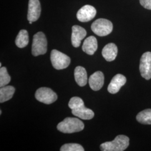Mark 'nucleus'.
<instances>
[{"mask_svg": "<svg viewBox=\"0 0 151 151\" xmlns=\"http://www.w3.org/2000/svg\"><path fill=\"white\" fill-rule=\"evenodd\" d=\"M96 15V10L92 6L87 5L83 6L77 14V18L80 22H90Z\"/></svg>", "mask_w": 151, "mask_h": 151, "instance_id": "obj_8", "label": "nucleus"}, {"mask_svg": "<svg viewBox=\"0 0 151 151\" xmlns=\"http://www.w3.org/2000/svg\"><path fill=\"white\" fill-rule=\"evenodd\" d=\"M50 60L53 67L58 70L67 68L70 63V58L68 55L56 49L52 50Z\"/></svg>", "mask_w": 151, "mask_h": 151, "instance_id": "obj_5", "label": "nucleus"}, {"mask_svg": "<svg viewBox=\"0 0 151 151\" xmlns=\"http://www.w3.org/2000/svg\"><path fill=\"white\" fill-rule=\"evenodd\" d=\"M140 75L147 80L151 78V52H147L141 57L139 65Z\"/></svg>", "mask_w": 151, "mask_h": 151, "instance_id": "obj_7", "label": "nucleus"}, {"mask_svg": "<svg viewBox=\"0 0 151 151\" xmlns=\"http://www.w3.org/2000/svg\"><path fill=\"white\" fill-rule=\"evenodd\" d=\"M84 105L83 100L79 97H73L70 99V102L68 103V106L71 110L80 108Z\"/></svg>", "mask_w": 151, "mask_h": 151, "instance_id": "obj_22", "label": "nucleus"}, {"mask_svg": "<svg viewBox=\"0 0 151 151\" xmlns=\"http://www.w3.org/2000/svg\"><path fill=\"white\" fill-rule=\"evenodd\" d=\"M2 114V111H1V110L0 111V114Z\"/></svg>", "mask_w": 151, "mask_h": 151, "instance_id": "obj_25", "label": "nucleus"}, {"mask_svg": "<svg viewBox=\"0 0 151 151\" xmlns=\"http://www.w3.org/2000/svg\"><path fill=\"white\" fill-rule=\"evenodd\" d=\"M138 122L143 124H151V109L140 111L136 117Z\"/></svg>", "mask_w": 151, "mask_h": 151, "instance_id": "obj_19", "label": "nucleus"}, {"mask_svg": "<svg viewBox=\"0 0 151 151\" xmlns=\"http://www.w3.org/2000/svg\"><path fill=\"white\" fill-rule=\"evenodd\" d=\"M72 32L71 35V42L72 45L77 48L81 44V40L86 36V30L78 25H74L72 27Z\"/></svg>", "mask_w": 151, "mask_h": 151, "instance_id": "obj_10", "label": "nucleus"}, {"mask_svg": "<svg viewBox=\"0 0 151 151\" xmlns=\"http://www.w3.org/2000/svg\"><path fill=\"white\" fill-rule=\"evenodd\" d=\"M11 81V77L8 74L7 68L3 67L0 68V87L5 86Z\"/></svg>", "mask_w": 151, "mask_h": 151, "instance_id": "obj_20", "label": "nucleus"}, {"mask_svg": "<svg viewBox=\"0 0 151 151\" xmlns=\"http://www.w3.org/2000/svg\"><path fill=\"white\" fill-rule=\"evenodd\" d=\"M129 145V138L126 135H119L113 141L103 143L100 146L103 151H123Z\"/></svg>", "mask_w": 151, "mask_h": 151, "instance_id": "obj_1", "label": "nucleus"}, {"mask_svg": "<svg viewBox=\"0 0 151 151\" xmlns=\"http://www.w3.org/2000/svg\"><path fill=\"white\" fill-rule=\"evenodd\" d=\"M72 113L76 116L83 120H90L94 116L93 111L91 109L86 108L85 105L72 110Z\"/></svg>", "mask_w": 151, "mask_h": 151, "instance_id": "obj_16", "label": "nucleus"}, {"mask_svg": "<svg viewBox=\"0 0 151 151\" xmlns=\"http://www.w3.org/2000/svg\"><path fill=\"white\" fill-rule=\"evenodd\" d=\"M88 83L92 90H100L104 83V75L103 72L97 71L93 73L88 79Z\"/></svg>", "mask_w": 151, "mask_h": 151, "instance_id": "obj_12", "label": "nucleus"}, {"mask_svg": "<svg viewBox=\"0 0 151 151\" xmlns=\"http://www.w3.org/2000/svg\"><path fill=\"white\" fill-rule=\"evenodd\" d=\"M83 129V123L76 118H66L57 125V129L64 133L78 132Z\"/></svg>", "mask_w": 151, "mask_h": 151, "instance_id": "obj_2", "label": "nucleus"}, {"mask_svg": "<svg viewBox=\"0 0 151 151\" xmlns=\"http://www.w3.org/2000/svg\"><path fill=\"white\" fill-rule=\"evenodd\" d=\"M32 22H29V24H32Z\"/></svg>", "mask_w": 151, "mask_h": 151, "instance_id": "obj_24", "label": "nucleus"}, {"mask_svg": "<svg viewBox=\"0 0 151 151\" xmlns=\"http://www.w3.org/2000/svg\"><path fill=\"white\" fill-rule=\"evenodd\" d=\"M41 14V6L39 0H29L27 12L29 22H36Z\"/></svg>", "mask_w": 151, "mask_h": 151, "instance_id": "obj_9", "label": "nucleus"}, {"mask_svg": "<svg viewBox=\"0 0 151 151\" xmlns=\"http://www.w3.org/2000/svg\"><path fill=\"white\" fill-rule=\"evenodd\" d=\"M60 151H84L83 147L77 143H67L61 147Z\"/></svg>", "mask_w": 151, "mask_h": 151, "instance_id": "obj_21", "label": "nucleus"}, {"mask_svg": "<svg viewBox=\"0 0 151 151\" xmlns=\"http://www.w3.org/2000/svg\"><path fill=\"white\" fill-rule=\"evenodd\" d=\"M112 22L105 19H99L91 25L93 32L99 37H104L110 34L113 31Z\"/></svg>", "mask_w": 151, "mask_h": 151, "instance_id": "obj_4", "label": "nucleus"}, {"mask_svg": "<svg viewBox=\"0 0 151 151\" xmlns=\"http://www.w3.org/2000/svg\"><path fill=\"white\" fill-rule=\"evenodd\" d=\"M29 43V34L26 30H20L15 40L16 46L20 48L27 47Z\"/></svg>", "mask_w": 151, "mask_h": 151, "instance_id": "obj_18", "label": "nucleus"}, {"mask_svg": "<svg viewBox=\"0 0 151 151\" xmlns=\"http://www.w3.org/2000/svg\"><path fill=\"white\" fill-rule=\"evenodd\" d=\"M75 79L76 83L80 86H85L87 82V74L85 68L77 66L75 70Z\"/></svg>", "mask_w": 151, "mask_h": 151, "instance_id": "obj_15", "label": "nucleus"}, {"mask_svg": "<svg viewBox=\"0 0 151 151\" xmlns=\"http://www.w3.org/2000/svg\"><path fill=\"white\" fill-rule=\"evenodd\" d=\"M127 82L126 77L121 74H117L114 77L109 85L108 91L110 93L115 94L119 92L120 88L123 86Z\"/></svg>", "mask_w": 151, "mask_h": 151, "instance_id": "obj_11", "label": "nucleus"}, {"mask_svg": "<svg viewBox=\"0 0 151 151\" xmlns=\"http://www.w3.org/2000/svg\"><path fill=\"white\" fill-rule=\"evenodd\" d=\"M35 97L38 101L45 104H51L57 100V94L48 87L39 88L35 92Z\"/></svg>", "mask_w": 151, "mask_h": 151, "instance_id": "obj_6", "label": "nucleus"}, {"mask_svg": "<svg viewBox=\"0 0 151 151\" xmlns=\"http://www.w3.org/2000/svg\"><path fill=\"white\" fill-rule=\"evenodd\" d=\"M47 51V40L43 32L36 33L33 37L32 54L34 56L45 54Z\"/></svg>", "mask_w": 151, "mask_h": 151, "instance_id": "obj_3", "label": "nucleus"}, {"mask_svg": "<svg viewBox=\"0 0 151 151\" xmlns=\"http://www.w3.org/2000/svg\"><path fill=\"white\" fill-rule=\"evenodd\" d=\"M15 91V88L12 86H5L0 89V103H2L10 100Z\"/></svg>", "mask_w": 151, "mask_h": 151, "instance_id": "obj_17", "label": "nucleus"}, {"mask_svg": "<svg viewBox=\"0 0 151 151\" xmlns=\"http://www.w3.org/2000/svg\"><path fill=\"white\" fill-rule=\"evenodd\" d=\"M82 49L84 52L88 55H93L97 49L96 38L93 36H90L84 41Z\"/></svg>", "mask_w": 151, "mask_h": 151, "instance_id": "obj_14", "label": "nucleus"}, {"mask_svg": "<svg viewBox=\"0 0 151 151\" xmlns=\"http://www.w3.org/2000/svg\"><path fill=\"white\" fill-rule=\"evenodd\" d=\"M140 4L144 8L151 10V0H139Z\"/></svg>", "mask_w": 151, "mask_h": 151, "instance_id": "obj_23", "label": "nucleus"}, {"mask_svg": "<svg viewBox=\"0 0 151 151\" xmlns=\"http://www.w3.org/2000/svg\"><path fill=\"white\" fill-rule=\"evenodd\" d=\"M118 54V48L115 44L109 43L106 45L102 50L103 57L108 62L115 60Z\"/></svg>", "mask_w": 151, "mask_h": 151, "instance_id": "obj_13", "label": "nucleus"}]
</instances>
